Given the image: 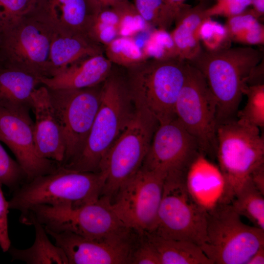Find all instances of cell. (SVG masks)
Listing matches in <instances>:
<instances>
[{"mask_svg": "<svg viewBox=\"0 0 264 264\" xmlns=\"http://www.w3.org/2000/svg\"><path fill=\"white\" fill-rule=\"evenodd\" d=\"M263 53L250 46L202 50L187 61L203 75L217 104L218 125L237 119L239 106L252 70Z\"/></svg>", "mask_w": 264, "mask_h": 264, "instance_id": "6da1fadb", "label": "cell"}, {"mask_svg": "<svg viewBox=\"0 0 264 264\" xmlns=\"http://www.w3.org/2000/svg\"><path fill=\"white\" fill-rule=\"evenodd\" d=\"M127 78L113 67L102 83L100 106L85 145L80 154L65 168L98 172L107 152L131 120L135 110Z\"/></svg>", "mask_w": 264, "mask_h": 264, "instance_id": "7a4b0ae2", "label": "cell"}, {"mask_svg": "<svg viewBox=\"0 0 264 264\" xmlns=\"http://www.w3.org/2000/svg\"><path fill=\"white\" fill-rule=\"evenodd\" d=\"M186 63L179 57L148 59L125 68L135 108L159 124L176 118V104L184 83Z\"/></svg>", "mask_w": 264, "mask_h": 264, "instance_id": "3957f363", "label": "cell"}, {"mask_svg": "<svg viewBox=\"0 0 264 264\" xmlns=\"http://www.w3.org/2000/svg\"><path fill=\"white\" fill-rule=\"evenodd\" d=\"M104 183L101 172H82L60 166L52 173L23 182L14 191L9 208L22 213L39 205L79 207L99 199Z\"/></svg>", "mask_w": 264, "mask_h": 264, "instance_id": "277c9868", "label": "cell"}, {"mask_svg": "<svg viewBox=\"0 0 264 264\" xmlns=\"http://www.w3.org/2000/svg\"><path fill=\"white\" fill-rule=\"evenodd\" d=\"M216 158L224 179L221 203H231L252 175L264 166V137L260 129L237 119L217 126Z\"/></svg>", "mask_w": 264, "mask_h": 264, "instance_id": "5b68a950", "label": "cell"}, {"mask_svg": "<svg viewBox=\"0 0 264 264\" xmlns=\"http://www.w3.org/2000/svg\"><path fill=\"white\" fill-rule=\"evenodd\" d=\"M20 221L28 225L38 222L45 230L70 232L90 239H102L131 230L122 223L110 200L104 196L77 208L37 205L21 213Z\"/></svg>", "mask_w": 264, "mask_h": 264, "instance_id": "8992f818", "label": "cell"}, {"mask_svg": "<svg viewBox=\"0 0 264 264\" xmlns=\"http://www.w3.org/2000/svg\"><path fill=\"white\" fill-rule=\"evenodd\" d=\"M264 245V230L244 223L231 203L207 212L206 239L200 245L213 264H246Z\"/></svg>", "mask_w": 264, "mask_h": 264, "instance_id": "52a82bcc", "label": "cell"}, {"mask_svg": "<svg viewBox=\"0 0 264 264\" xmlns=\"http://www.w3.org/2000/svg\"><path fill=\"white\" fill-rule=\"evenodd\" d=\"M158 122L135 108L129 123L112 144L100 165L105 177L101 196L110 201L119 189L141 168Z\"/></svg>", "mask_w": 264, "mask_h": 264, "instance_id": "ba28073f", "label": "cell"}, {"mask_svg": "<svg viewBox=\"0 0 264 264\" xmlns=\"http://www.w3.org/2000/svg\"><path fill=\"white\" fill-rule=\"evenodd\" d=\"M186 171L176 170L166 175L156 225L150 233L200 246L206 239L207 212L189 193L185 182Z\"/></svg>", "mask_w": 264, "mask_h": 264, "instance_id": "9c48e42d", "label": "cell"}, {"mask_svg": "<svg viewBox=\"0 0 264 264\" xmlns=\"http://www.w3.org/2000/svg\"><path fill=\"white\" fill-rule=\"evenodd\" d=\"M176 118L197 140L200 151L216 158L217 104L202 73L187 61L175 107Z\"/></svg>", "mask_w": 264, "mask_h": 264, "instance_id": "30bf717a", "label": "cell"}, {"mask_svg": "<svg viewBox=\"0 0 264 264\" xmlns=\"http://www.w3.org/2000/svg\"><path fill=\"white\" fill-rule=\"evenodd\" d=\"M102 84L79 89L47 88L65 141L61 166L69 164L82 151L100 106Z\"/></svg>", "mask_w": 264, "mask_h": 264, "instance_id": "8fae6325", "label": "cell"}, {"mask_svg": "<svg viewBox=\"0 0 264 264\" xmlns=\"http://www.w3.org/2000/svg\"><path fill=\"white\" fill-rule=\"evenodd\" d=\"M166 176L141 167L111 201L122 223L139 235L152 233L155 228Z\"/></svg>", "mask_w": 264, "mask_h": 264, "instance_id": "7c38bea8", "label": "cell"}, {"mask_svg": "<svg viewBox=\"0 0 264 264\" xmlns=\"http://www.w3.org/2000/svg\"><path fill=\"white\" fill-rule=\"evenodd\" d=\"M54 33L27 13L1 34L0 65L45 77Z\"/></svg>", "mask_w": 264, "mask_h": 264, "instance_id": "4fadbf2b", "label": "cell"}, {"mask_svg": "<svg viewBox=\"0 0 264 264\" xmlns=\"http://www.w3.org/2000/svg\"><path fill=\"white\" fill-rule=\"evenodd\" d=\"M45 230L64 251L68 264H130L140 237L132 230L102 239Z\"/></svg>", "mask_w": 264, "mask_h": 264, "instance_id": "5bb4252c", "label": "cell"}, {"mask_svg": "<svg viewBox=\"0 0 264 264\" xmlns=\"http://www.w3.org/2000/svg\"><path fill=\"white\" fill-rule=\"evenodd\" d=\"M200 152L197 139L176 118L159 124L142 167L166 175L186 171Z\"/></svg>", "mask_w": 264, "mask_h": 264, "instance_id": "9a60e30c", "label": "cell"}, {"mask_svg": "<svg viewBox=\"0 0 264 264\" xmlns=\"http://www.w3.org/2000/svg\"><path fill=\"white\" fill-rule=\"evenodd\" d=\"M0 141L14 154L24 171L26 180L52 173L61 166L41 157L36 150L34 122L29 111L11 110L0 107Z\"/></svg>", "mask_w": 264, "mask_h": 264, "instance_id": "2e32d148", "label": "cell"}, {"mask_svg": "<svg viewBox=\"0 0 264 264\" xmlns=\"http://www.w3.org/2000/svg\"><path fill=\"white\" fill-rule=\"evenodd\" d=\"M31 110L35 115L34 137L39 155L61 165L65 156V141L45 86L42 85L32 92Z\"/></svg>", "mask_w": 264, "mask_h": 264, "instance_id": "e0dca14e", "label": "cell"}, {"mask_svg": "<svg viewBox=\"0 0 264 264\" xmlns=\"http://www.w3.org/2000/svg\"><path fill=\"white\" fill-rule=\"evenodd\" d=\"M28 13L54 32L66 35H86L90 14L87 0H33Z\"/></svg>", "mask_w": 264, "mask_h": 264, "instance_id": "ac0fdd59", "label": "cell"}, {"mask_svg": "<svg viewBox=\"0 0 264 264\" xmlns=\"http://www.w3.org/2000/svg\"><path fill=\"white\" fill-rule=\"evenodd\" d=\"M185 182L191 196L206 212L221 203L225 187L223 175L203 153H199L190 163Z\"/></svg>", "mask_w": 264, "mask_h": 264, "instance_id": "d6986e66", "label": "cell"}, {"mask_svg": "<svg viewBox=\"0 0 264 264\" xmlns=\"http://www.w3.org/2000/svg\"><path fill=\"white\" fill-rule=\"evenodd\" d=\"M112 67L104 54H100L80 59L54 76L39 79L41 84L48 88H84L102 84Z\"/></svg>", "mask_w": 264, "mask_h": 264, "instance_id": "ffe728a7", "label": "cell"}, {"mask_svg": "<svg viewBox=\"0 0 264 264\" xmlns=\"http://www.w3.org/2000/svg\"><path fill=\"white\" fill-rule=\"evenodd\" d=\"M100 54H104V46L86 35H66L54 32L45 77L56 75L80 59Z\"/></svg>", "mask_w": 264, "mask_h": 264, "instance_id": "44dd1931", "label": "cell"}, {"mask_svg": "<svg viewBox=\"0 0 264 264\" xmlns=\"http://www.w3.org/2000/svg\"><path fill=\"white\" fill-rule=\"evenodd\" d=\"M40 84L38 77L0 65V107L29 111L32 93Z\"/></svg>", "mask_w": 264, "mask_h": 264, "instance_id": "7402d4cb", "label": "cell"}, {"mask_svg": "<svg viewBox=\"0 0 264 264\" xmlns=\"http://www.w3.org/2000/svg\"><path fill=\"white\" fill-rule=\"evenodd\" d=\"M205 10L200 5L192 8L184 5L175 19V28L170 32L178 57L185 61L192 60L202 50L198 31L202 21L207 17Z\"/></svg>", "mask_w": 264, "mask_h": 264, "instance_id": "603a6c76", "label": "cell"}, {"mask_svg": "<svg viewBox=\"0 0 264 264\" xmlns=\"http://www.w3.org/2000/svg\"><path fill=\"white\" fill-rule=\"evenodd\" d=\"M156 250L161 264H213L200 246L191 241L145 235Z\"/></svg>", "mask_w": 264, "mask_h": 264, "instance_id": "cb8c5ba5", "label": "cell"}, {"mask_svg": "<svg viewBox=\"0 0 264 264\" xmlns=\"http://www.w3.org/2000/svg\"><path fill=\"white\" fill-rule=\"evenodd\" d=\"M35 238L33 245L25 249L10 247L9 251L13 260H19L28 264H68L61 248L49 240L44 228L34 222Z\"/></svg>", "mask_w": 264, "mask_h": 264, "instance_id": "d4e9b609", "label": "cell"}, {"mask_svg": "<svg viewBox=\"0 0 264 264\" xmlns=\"http://www.w3.org/2000/svg\"><path fill=\"white\" fill-rule=\"evenodd\" d=\"M251 11L227 18L225 25L231 40L248 45L264 43V27Z\"/></svg>", "mask_w": 264, "mask_h": 264, "instance_id": "484cf974", "label": "cell"}, {"mask_svg": "<svg viewBox=\"0 0 264 264\" xmlns=\"http://www.w3.org/2000/svg\"><path fill=\"white\" fill-rule=\"evenodd\" d=\"M264 196L250 181L242 188L231 204L240 216L245 217L255 226L264 230Z\"/></svg>", "mask_w": 264, "mask_h": 264, "instance_id": "4316f807", "label": "cell"}, {"mask_svg": "<svg viewBox=\"0 0 264 264\" xmlns=\"http://www.w3.org/2000/svg\"><path fill=\"white\" fill-rule=\"evenodd\" d=\"M118 16L113 8H103L90 14L86 34L104 46L118 36Z\"/></svg>", "mask_w": 264, "mask_h": 264, "instance_id": "83f0119b", "label": "cell"}, {"mask_svg": "<svg viewBox=\"0 0 264 264\" xmlns=\"http://www.w3.org/2000/svg\"><path fill=\"white\" fill-rule=\"evenodd\" d=\"M104 54L113 65L125 68L148 59L131 37L118 36L104 46Z\"/></svg>", "mask_w": 264, "mask_h": 264, "instance_id": "f1b7e54d", "label": "cell"}, {"mask_svg": "<svg viewBox=\"0 0 264 264\" xmlns=\"http://www.w3.org/2000/svg\"><path fill=\"white\" fill-rule=\"evenodd\" d=\"M135 7L152 27L167 30L181 9L172 5L168 0H132Z\"/></svg>", "mask_w": 264, "mask_h": 264, "instance_id": "f546056e", "label": "cell"}, {"mask_svg": "<svg viewBox=\"0 0 264 264\" xmlns=\"http://www.w3.org/2000/svg\"><path fill=\"white\" fill-rule=\"evenodd\" d=\"M244 95L247 96V102L242 110L238 111L237 121L243 125L264 128V84L246 86Z\"/></svg>", "mask_w": 264, "mask_h": 264, "instance_id": "4dcf8cb0", "label": "cell"}, {"mask_svg": "<svg viewBox=\"0 0 264 264\" xmlns=\"http://www.w3.org/2000/svg\"><path fill=\"white\" fill-rule=\"evenodd\" d=\"M112 7L118 18V36L133 37L151 27L141 17L133 3L129 0Z\"/></svg>", "mask_w": 264, "mask_h": 264, "instance_id": "1f68e13d", "label": "cell"}, {"mask_svg": "<svg viewBox=\"0 0 264 264\" xmlns=\"http://www.w3.org/2000/svg\"><path fill=\"white\" fill-rule=\"evenodd\" d=\"M142 49L147 59L166 60L178 57L170 33L164 29L153 30Z\"/></svg>", "mask_w": 264, "mask_h": 264, "instance_id": "d6a6232c", "label": "cell"}, {"mask_svg": "<svg viewBox=\"0 0 264 264\" xmlns=\"http://www.w3.org/2000/svg\"><path fill=\"white\" fill-rule=\"evenodd\" d=\"M200 43L206 50L217 51L230 47L231 39L225 25L205 18L201 23L198 31Z\"/></svg>", "mask_w": 264, "mask_h": 264, "instance_id": "836d02e7", "label": "cell"}, {"mask_svg": "<svg viewBox=\"0 0 264 264\" xmlns=\"http://www.w3.org/2000/svg\"><path fill=\"white\" fill-rule=\"evenodd\" d=\"M33 0H0V34L17 23L30 10Z\"/></svg>", "mask_w": 264, "mask_h": 264, "instance_id": "e575fe53", "label": "cell"}, {"mask_svg": "<svg viewBox=\"0 0 264 264\" xmlns=\"http://www.w3.org/2000/svg\"><path fill=\"white\" fill-rule=\"evenodd\" d=\"M26 180V175L21 166L0 143V184L14 191Z\"/></svg>", "mask_w": 264, "mask_h": 264, "instance_id": "d590c367", "label": "cell"}, {"mask_svg": "<svg viewBox=\"0 0 264 264\" xmlns=\"http://www.w3.org/2000/svg\"><path fill=\"white\" fill-rule=\"evenodd\" d=\"M251 6L250 0H217L213 6L205 9L207 17L220 16L230 18L241 14Z\"/></svg>", "mask_w": 264, "mask_h": 264, "instance_id": "8d00e7d4", "label": "cell"}, {"mask_svg": "<svg viewBox=\"0 0 264 264\" xmlns=\"http://www.w3.org/2000/svg\"><path fill=\"white\" fill-rule=\"evenodd\" d=\"M131 264H161L158 253L146 235H140L132 254Z\"/></svg>", "mask_w": 264, "mask_h": 264, "instance_id": "74e56055", "label": "cell"}, {"mask_svg": "<svg viewBox=\"0 0 264 264\" xmlns=\"http://www.w3.org/2000/svg\"><path fill=\"white\" fill-rule=\"evenodd\" d=\"M1 187L2 185L0 184V247L2 251L5 252L11 247L7 218L9 208L8 201L4 196Z\"/></svg>", "mask_w": 264, "mask_h": 264, "instance_id": "f35d334b", "label": "cell"}, {"mask_svg": "<svg viewBox=\"0 0 264 264\" xmlns=\"http://www.w3.org/2000/svg\"><path fill=\"white\" fill-rule=\"evenodd\" d=\"M127 0H87L90 14L108 7H112Z\"/></svg>", "mask_w": 264, "mask_h": 264, "instance_id": "ab89813d", "label": "cell"}, {"mask_svg": "<svg viewBox=\"0 0 264 264\" xmlns=\"http://www.w3.org/2000/svg\"><path fill=\"white\" fill-rule=\"evenodd\" d=\"M250 181L256 189L264 195V166L260 168L252 175Z\"/></svg>", "mask_w": 264, "mask_h": 264, "instance_id": "60d3db41", "label": "cell"}, {"mask_svg": "<svg viewBox=\"0 0 264 264\" xmlns=\"http://www.w3.org/2000/svg\"><path fill=\"white\" fill-rule=\"evenodd\" d=\"M253 9L250 11L257 18L264 14V0H250Z\"/></svg>", "mask_w": 264, "mask_h": 264, "instance_id": "b9f144b4", "label": "cell"}, {"mask_svg": "<svg viewBox=\"0 0 264 264\" xmlns=\"http://www.w3.org/2000/svg\"><path fill=\"white\" fill-rule=\"evenodd\" d=\"M264 264V245L260 247L252 255L246 264Z\"/></svg>", "mask_w": 264, "mask_h": 264, "instance_id": "7bdbcfd3", "label": "cell"}, {"mask_svg": "<svg viewBox=\"0 0 264 264\" xmlns=\"http://www.w3.org/2000/svg\"><path fill=\"white\" fill-rule=\"evenodd\" d=\"M169 2L175 8L181 9L185 5V0H168Z\"/></svg>", "mask_w": 264, "mask_h": 264, "instance_id": "ee69618b", "label": "cell"}, {"mask_svg": "<svg viewBox=\"0 0 264 264\" xmlns=\"http://www.w3.org/2000/svg\"><path fill=\"white\" fill-rule=\"evenodd\" d=\"M0 39H1V35L0 34Z\"/></svg>", "mask_w": 264, "mask_h": 264, "instance_id": "f6af8a7d", "label": "cell"}]
</instances>
